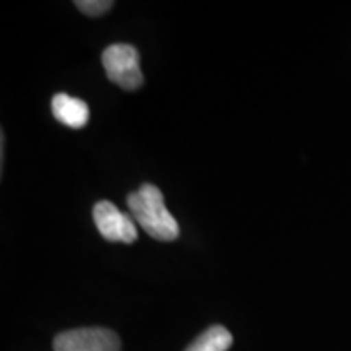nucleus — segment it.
<instances>
[{"label":"nucleus","instance_id":"f257e3e1","mask_svg":"<svg viewBox=\"0 0 351 351\" xmlns=\"http://www.w3.org/2000/svg\"><path fill=\"white\" fill-rule=\"evenodd\" d=\"M127 205L135 223L143 226V230L149 237L160 242H172L178 239L180 226L170 211L166 209L162 193L156 186L143 184L138 191L127 197Z\"/></svg>","mask_w":351,"mask_h":351},{"label":"nucleus","instance_id":"f03ea898","mask_svg":"<svg viewBox=\"0 0 351 351\" xmlns=\"http://www.w3.org/2000/svg\"><path fill=\"white\" fill-rule=\"evenodd\" d=\"M101 63L113 84L123 90H138L143 86V73L138 63V51L129 43L110 45L101 55Z\"/></svg>","mask_w":351,"mask_h":351},{"label":"nucleus","instance_id":"7ed1b4c3","mask_svg":"<svg viewBox=\"0 0 351 351\" xmlns=\"http://www.w3.org/2000/svg\"><path fill=\"white\" fill-rule=\"evenodd\" d=\"M55 351H121L119 336L108 328H78L53 339Z\"/></svg>","mask_w":351,"mask_h":351},{"label":"nucleus","instance_id":"20e7f679","mask_svg":"<svg viewBox=\"0 0 351 351\" xmlns=\"http://www.w3.org/2000/svg\"><path fill=\"white\" fill-rule=\"evenodd\" d=\"M96 228L108 242L133 244L137 240V226L129 215L121 213L110 201H100L94 207Z\"/></svg>","mask_w":351,"mask_h":351},{"label":"nucleus","instance_id":"39448f33","mask_svg":"<svg viewBox=\"0 0 351 351\" xmlns=\"http://www.w3.org/2000/svg\"><path fill=\"white\" fill-rule=\"evenodd\" d=\"M51 112L57 121H61L66 127L82 129L90 119V110L86 101L73 98L69 94H55L51 100Z\"/></svg>","mask_w":351,"mask_h":351},{"label":"nucleus","instance_id":"423d86ee","mask_svg":"<svg viewBox=\"0 0 351 351\" xmlns=\"http://www.w3.org/2000/svg\"><path fill=\"white\" fill-rule=\"evenodd\" d=\"M230 346L232 334L225 326H211L193 339L186 351H228Z\"/></svg>","mask_w":351,"mask_h":351},{"label":"nucleus","instance_id":"0eeeda50","mask_svg":"<svg viewBox=\"0 0 351 351\" xmlns=\"http://www.w3.org/2000/svg\"><path fill=\"white\" fill-rule=\"evenodd\" d=\"M75 6L88 16H101L113 8L112 0H76Z\"/></svg>","mask_w":351,"mask_h":351}]
</instances>
